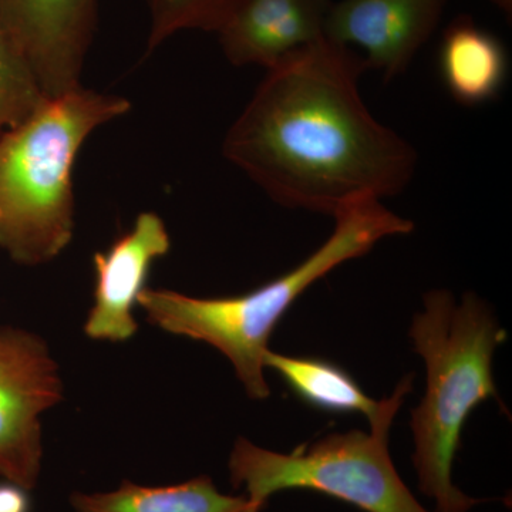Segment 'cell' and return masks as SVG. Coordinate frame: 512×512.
Masks as SVG:
<instances>
[{"label": "cell", "instance_id": "1", "mask_svg": "<svg viewBox=\"0 0 512 512\" xmlns=\"http://www.w3.org/2000/svg\"><path fill=\"white\" fill-rule=\"evenodd\" d=\"M365 59L323 37L271 67L222 153L279 205L336 212L399 194L416 173L412 144L367 110Z\"/></svg>", "mask_w": 512, "mask_h": 512}, {"label": "cell", "instance_id": "2", "mask_svg": "<svg viewBox=\"0 0 512 512\" xmlns=\"http://www.w3.org/2000/svg\"><path fill=\"white\" fill-rule=\"evenodd\" d=\"M328 241L298 266L244 295L192 298L170 289H144L137 306L157 328L208 343L234 366L248 396L265 400L264 356L279 320L309 286L339 265L372 251L377 242L409 234L412 221L387 210L379 200L349 205L333 215Z\"/></svg>", "mask_w": 512, "mask_h": 512}, {"label": "cell", "instance_id": "3", "mask_svg": "<svg viewBox=\"0 0 512 512\" xmlns=\"http://www.w3.org/2000/svg\"><path fill=\"white\" fill-rule=\"evenodd\" d=\"M423 301L424 311L416 313L409 332L426 363V393L410 421L413 466L434 512H468L485 501L454 484V458L470 413L498 397L493 357L507 333L474 293H466L460 305L444 289L427 293Z\"/></svg>", "mask_w": 512, "mask_h": 512}, {"label": "cell", "instance_id": "4", "mask_svg": "<svg viewBox=\"0 0 512 512\" xmlns=\"http://www.w3.org/2000/svg\"><path fill=\"white\" fill-rule=\"evenodd\" d=\"M130 109L124 97L80 86L0 136V249L13 262L47 264L69 247L77 156L93 131Z\"/></svg>", "mask_w": 512, "mask_h": 512}, {"label": "cell", "instance_id": "5", "mask_svg": "<svg viewBox=\"0 0 512 512\" xmlns=\"http://www.w3.org/2000/svg\"><path fill=\"white\" fill-rule=\"evenodd\" d=\"M413 375L404 376L383 399L370 433H332L292 453H276L239 437L229 456L234 488L247 491L244 512H261L266 501L286 490L329 495L365 512H430L414 497L394 467L389 434L394 417L412 393Z\"/></svg>", "mask_w": 512, "mask_h": 512}, {"label": "cell", "instance_id": "6", "mask_svg": "<svg viewBox=\"0 0 512 512\" xmlns=\"http://www.w3.org/2000/svg\"><path fill=\"white\" fill-rule=\"evenodd\" d=\"M63 400L45 340L0 326V477L33 490L42 468V414Z\"/></svg>", "mask_w": 512, "mask_h": 512}, {"label": "cell", "instance_id": "7", "mask_svg": "<svg viewBox=\"0 0 512 512\" xmlns=\"http://www.w3.org/2000/svg\"><path fill=\"white\" fill-rule=\"evenodd\" d=\"M97 20V0H0V23L47 99L82 86Z\"/></svg>", "mask_w": 512, "mask_h": 512}, {"label": "cell", "instance_id": "8", "mask_svg": "<svg viewBox=\"0 0 512 512\" xmlns=\"http://www.w3.org/2000/svg\"><path fill=\"white\" fill-rule=\"evenodd\" d=\"M448 0H339L330 6L325 37L365 52L367 69L390 80L406 72L439 25Z\"/></svg>", "mask_w": 512, "mask_h": 512}, {"label": "cell", "instance_id": "9", "mask_svg": "<svg viewBox=\"0 0 512 512\" xmlns=\"http://www.w3.org/2000/svg\"><path fill=\"white\" fill-rule=\"evenodd\" d=\"M171 249L163 218L153 211L141 212L133 228L117 238L106 251L93 255V306L84 333L93 340L127 342L136 335L134 308L157 259Z\"/></svg>", "mask_w": 512, "mask_h": 512}, {"label": "cell", "instance_id": "10", "mask_svg": "<svg viewBox=\"0 0 512 512\" xmlns=\"http://www.w3.org/2000/svg\"><path fill=\"white\" fill-rule=\"evenodd\" d=\"M332 0H239L217 30L234 66L266 70L325 37Z\"/></svg>", "mask_w": 512, "mask_h": 512}, {"label": "cell", "instance_id": "11", "mask_svg": "<svg viewBox=\"0 0 512 512\" xmlns=\"http://www.w3.org/2000/svg\"><path fill=\"white\" fill-rule=\"evenodd\" d=\"M439 63L448 93L464 106L494 100L507 80L503 42L468 16H458L444 30Z\"/></svg>", "mask_w": 512, "mask_h": 512}, {"label": "cell", "instance_id": "12", "mask_svg": "<svg viewBox=\"0 0 512 512\" xmlns=\"http://www.w3.org/2000/svg\"><path fill=\"white\" fill-rule=\"evenodd\" d=\"M70 503L77 512H244L247 497L221 493L201 476L165 487L123 481L110 493H74Z\"/></svg>", "mask_w": 512, "mask_h": 512}, {"label": "cell", "instance_id": "13", "mask_svg": "<svg viewBox=\"0 0 512 512\" xmlns=\"http://www.w3.org/2000/svg\"><path fill=\"white\" fill-rule=\"evenodd\" d=\"M264 366L274 370L299 399L329 413H362L369 423L382 412L375 402L342 367L315 357H296L268 352Z\"/></svg>", "mask_w": 512, "mask_h": 512}, {"label": "cell", "instance_id": "14", "mask_svg": "<svg viewBox=\"0 0 512 512\" xmlns=\"http://www.w3.org/2000/svg\"><path fill=\"white\" fill-rule=\"evenodd\" d=\"M46 99L28 60L0 23V136L32 116Z\"/></svg>", "mask_w": 512, "mask_h": 512}, {"label": "cell", "instance_id": "15", "mask_svg": "<svg viewBox=\"0 0 512 512\" xmlns=\"http://www.w3.org/2000/svg\"><path fill=\"white\" fill-rule=\"evenodd\" d=\"M239 0H147V55L183 30L217 33Z\"/></svg>", "mask_w": 512, "mask_h": 512}, {"label": "cell", "instance_id": "16", "mask_svg": "<svg viewBox=\"0 0 512 512\" xmlns=\"http://www.w3.org/2000/svg\"><path fill=\"white\" fill-rule=\"evenodd\" d=\"M0 512H32L29 490L12 481H0Z\"/></svg>", "mask_w": 512, "mask_h": 512}, {"label": "cell", "instance_id": "17", "mask_svg": "<svg viewBox=\"0 0 512 512\" xmlns=\"http://www.w3.org/2000/svg\"><path fill=\"white\" fill-rule=\"evenodd\" d=\"M491 3L501 10L508 19H511L512 15V0H490Z\"/></svg>", "mask_w": 512, "mask_h": 512}]
</instances>
